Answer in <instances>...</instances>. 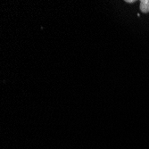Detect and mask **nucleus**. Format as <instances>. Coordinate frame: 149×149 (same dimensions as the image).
Wrapping results in <instances>:
<instances>
[{
  "label": "nucleus",
  "mask_w": 149,
  "mask_h": 149,
  "mask_svg": "<svg viewBox=\"0 0 149 149\" xmlns=\"http://www.w3.org/2000/svg\"><path fill=\"white\" fill-rule=\"evenodd\" d=\"M139 7L143 13H149V0H141L139 4Z\"/></svg>",
  "instance_id": "f257e3e1"
},
{
  "label": "nucleus",
  "mask_w": 149,
  "mask_h": 149,
  "mask_svg": "<svg viewBox=\"0 0 149 149\" xmlns=\"http://www.w3.org/2000/svg\"><path fill=\"white\" fill-rule=\"evenodd\" d=\"M136 1L135 0H125V3H129V4H132V3H135Z\"/></svg>",
  "instance_id": "f03ea898"
}]
</instances>
